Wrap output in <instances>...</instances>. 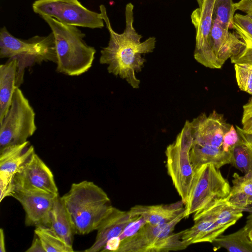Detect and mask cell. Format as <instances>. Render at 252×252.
Listing matches in <instances>:
<instances>
[{
	"label": "cell",
	"mask_w": 252,
	"mask_h": 252,
	"mask_svg": "<svg viewBox=\"0 0 252 252\" xmlns=\"http://www.w3.org/2000/svg\"><path fill=\"white\" fill-rule=\"evenodd\" d=\"M216 0H201L199 7L193 11L191 20L196 31L194 58L206 67L220 68L211 48L209 37L213 21Z\"/></svg>",
	"instance_id": "8fae6325"
},
{
	"label": "cell",
	"mask_w": 252,
	"mask_h": 252,
	"mask_svg": "<svg viewBox=\"0 0 252 252\" xmlns=\"http://www.w3.org/2000/svg\"><path fill=\"white\" fill-rule=\"evenodd\" d=\"M209 42L220 68L244 46L235 32H231L224 29L216 19H213Z\"/></svg>",
	"instance_id": "9a60e30c"
},
{
	"label": "cell",
	"mask_w": 252,
	"mask_h": 252,
	"mask_svg": "<svg viewBox=\"0 0 252 252\" xmlns=\"http://www.w3.org/2000/svg\"><path fill=\"white\" fill-rule=\"evenodd\" d=\"M244 211H247L250 214H252V202L246 207Z\"/></svg>",
	"instance_id": "8d00e7d4"
},
{
	"label": "cell",
	"mask_w": 252,
	"mask_h": 252,
	"mask_svg": "<svg viewBox=\"0 0 252 252\" xmlns=\"http://www.w3.org/2000/svg\"><path fill=\"white\" fill-rule=\"evenodd\" d=\"M26 252H45L41 242L35 234L31 246L26 251Z\"/></svg>",
	"instance_id": "d6a6232c"
},
{
	"label": "cell",
	"mask_w": 252,
	"mask_h": 252,
	"mask_svg": "<svg viewBox=\"0 0 252 252\" xmlns=\"http://www.w3.org/2000/svg\"><path fill=\"white\" fill-rule=\"evenodd\" d=\"M32 7L41 16H50L67 25L91 29L104 26L101 13L90 10L78 0H36Z\"/></svg>",
	"instance_id": "ba28073f"
},
{
	"label": "cell",
	"mask_w": 252,
	"mask_h": 252,
	"mask_svg": "<svg viewBox=\"0 0 252 252\" xmlns=\"http://www.w3.org/2000/svg\"><path fill=\"white\" fill-rule=\"evenodd\" d=\"M50 228L68 245L72 247L74 233L67 211L59 194L54 199Z\"/></svg>",
	"instance_id": "603a6c76"
},
{
	"label": "cell",
	"mask_w": 252,
	"mask_h": 252,
	"mask_svg": "<svg viewBox=\"0 0 252 252\" xmlns=\"http://www.w3.org/2000/svg\"><path fill=\"white\" fill-rule=\"evenodd\" d=\"M13 183L14 189L59 194L52 171L35 152L16 173Z\"/></svg>",
	"instance_id": "30bf717a"
},
{
	"label": "cell",
	"mask_w": 252,
	"mask_h": 252,
	"mask_svg": "<svg viewBox=\"0 0 252 252\" xmlns=\"http://www.w3.org/2000/svg\"><path fill=\"white\" fill-rule=\"evenodd\" d=\"M249 236L251 240L252 241V229L250 230L249 233Z\"/></svg>",
	"instance_id": "74e56055"
},
{
	"label": "cell",
	"mask_w": 252,
	"mask_h": 252,
	"mask_svg": "<svg viewBox=\"0 0 252 252\" xmlns=\"http://www.w3.org/2000/svg\"><path fill=\"white\" fill-rule=\"evenodd\" d=\"M245 226L248 228L249 231L252 229V214H250L248 216Z\"/></svg>",
	"instance_id": "d590c367"
},
{
	"label": "cell",
	"mask_w": 252,
	"mask_h": 252,
	"mask_svg": "<svg viewBox=\"0 0 252 252\" xmlns=\"http://www.w3.org/2000/svg\"><path fill=\"white\" fill-rule=\"evenodd\" d=\"M192 142L190 122L187 120L175 141L167 147L165 152L168 174L184 204L195 173L189 155Z\"/></svg>",
	"instance_id": "8992f818"
},
{
	"label": "cell",
	"mask_w": 252,
	"mask_h": 252,
	"mask_svg": "<svg viewBox=\"0 0 252 252\" xmlns=\"http://www.w3.org/2000/svg\"><path fill=\"white\" fill-rule=\"evenodd\" d=\"M231 164L244 173L252 171V149L248 144L239 137L231 152Z\"/></svg>",
	"instance_id": "4316f807"
},
{
	"label": "cell",
	"mask_w": 252,
	"mask_h": 252,
	"mask_svg": "<svg viewBox=\"0 0 252 252\" xmlns=\"http://www.w3.org/2000/svg\"><path fill=\"white\" fill-rule=\"evenodd\" d=\"M61 197L74 234L83 235L96 230L113 207L102 188L86 180L73 183Z\"/></svg>",
	"instance_id": "7a4b0ae2"
},
{
	"label": "cell",
	"mask_w": 252,
	"mask_h": 252,
	"mask_svg": "<svg viewBox=\"0 0 252 252\" xmlns=\"http://www.w3.org/2000/svg\"><path fill=\"white\" fill-rule=\"evenodd\" d=\"M184 205L182 200L168 204L137 205L129 212L133 217L140 218L146 223L159 225L170 222L184 212Z\"/></svg>",
	"instance_id": "2e32d148"
},
{
	"label": "cell",
	"mask_w": 252,
	"mask_h": 252,
	"mask_svg": "<svg viewBox=\"0 0 252 252\" xmlns=\"http://www.w3.org/2000/svg\"><path fill=\"white\" fill-rule=\"evenodd\" d=\"M0 57L17 60L16 86L20 87L24 82L26 68L44 62L57 63L54 34L51 32L47 36L36 35L22 40L14 36L3 27L0 31Z\"/></svg>",
	"instance_id": "277c9868"
},
{
	"label": "cell",
	"mask_w": 252,
	"mask_h": 252,
	"mask_svg": "<svg viewBox=\"0 0 252 252\" xmlns=\"http://www.w3.org/2000/svg\"><path fill=\"white\" fill-rule=\"evenodd\" d=\"M56 196L16 189L12 195L25 212V225L35 227H51V212Z\"/></svg>",
	"instance_id": "7c38bea8"
},
{
	"label": "cell",
	"mask_w": 252,
	"mask_h": 252,
	"mask_svg": "<svg viewBox=\"0 0 252 252\" xmlns=\"http://www.w3.org/2000/svg\"><path fill=\"white\" fill-rule=\"evenodd\" d=\"M197 0L198 3H199L201 1V0Z\"/></svg>",
	"instance_id": "f35d334b"
},
{
	"label": "cell",
	"mask_w": 252,
	"mask_h": 252,
	"mask_svg": "<svg viewBox=\"0 0 252 252\" xmlns=\"http://www.w3.org/2000/svg\"><path fill=\"white\" fill-rule=\"evenodd\" d=\"M185 218V211L168 223L154 225L144 222L136 233L122 239L115 252H161L164 239L173 233L176 225Z\"/></svg>",
	"instance_id": "9c48e42d"
},
{
	"label": "cell",
	"mask_w": 252,
	"mask_h": 252,
	"mask_svg": "<svg viewBox=\"0 0 252 252\" xmlns=\"http://www.w3.org/2000/svg\"><path fill=\"white\" fill-rule=\"evenodd\" d=\"M249 231L245 225L234 233L220 235L213 242L215 250L223 248L231 252H252V241L249 236Z\"/></svg>",
	"instance_id": "d4e9b609"
},
{
	"label": "cell",
	"mask_w": 252,
	"mask_h": 252,
	"mask_svg": "<svg viewBox=\"0 0 252 252\" xmlns=\"http://www.w3.org/2000/svg\"><path fill=\"white\" fill-rule=\"evenodd\" d=\"M233 29L244 43L239 51L230 59L233 63L252 64V20L247 15H234Z\"/></svg>",
	"instance_id": "7402d4cb"
},
{
	"label": "cell",
	"mask_w": 252,
	"mask_h": 252,
	"mask_svg": "<svg viewBox=\"0 0 252 252\" xmlns=\"http://www.w3.org/2000/svg\"><path fill=\"white\" fill-rule=\"evenodd\" d=\"M239 140L238 133L233 125L223 136L222 150L225 152L231 151Z\"/></svg>",
	"instance_id": "4dcf8cb0"
},
{
	"label": "cell",
	"mask_w": 252,
	"mask_h": 252,
	"mask_svg": "<svg viewBox=\"0 0 252 252\" xmlns=\"http://www.w3.org/2000/svg\"><path fill=\"white\" fill-rule=\"evenodd\" d=\"M232 150L225 152L222 149L202 145L192 142L189 152L191 162L194 171L203 164L212 163L220 169L231 163Z\"/></svg>",
	"instance_id": "44dd1931"
},
{
	"label": "cell",
	"mask_w": 252,
	"mask_h": 252,
	"mask_svg": "<svg viewBox=\"0 0 252 252\" xmlns=\"http://www.w3.org/2000/svg\"><path fill=\"white\" fill-rule=\"evenodd\" d=\"M18 61L8 59L0 65V122L7 113L17 87Z\"/></svg>",
	"instance_id": "d6986e66"
},
{
	"label": "cell",
	"mask_w": 252,
	"mask_h": 252,
	"mask_svg": "<svg viewBox=\"0 0 252 252\" xmlns=\"http://www.w3.org/2000/svg\"><path fill=\"white\" fill-rule=\"evenodd\" d=\"M34 152L33 146L28 141L0 151V176L14 179L22 165Z\"/></svg>",
	"instance_id": "e0dca14e"
},
{
	"label": "cell",
	"mask_w": 252,
	"mask_h": 252,
	"mask_svg": "<svg viewBox=\"0 0 252 252\" xmlns=\"http://www.w3.org/2000/svg\"><path fill=\"white\" fill-rule=\"evenodd\" d=\"M236 9L240 10L252 20V0H240L236 3H234Z\"/></svg>",
	"instance_id": "1f68e13d"
},
{
	"label": "cell",
	"mask_w": 252,
	"mask_h": 252,
	"mask_svg": "<svg viewBox=\"0 0 252 252\" xmlns=\"http://www.w3.org/2000/svg\"><path fill=\"white\" fill-rule=\"evenodd\" d=\"M194 224L182 231L181 239L189 245L202 242L213 243L227 229L218 225L214 219L201 216L193 219Z\"/></svg>",
	"instance_id": "ac0fdd59"
},
{
	"label": "cell",
	"mask_w": 252,
	"mask_h": 252,
	"mask_svg": "<svg viewBox=\"0 0 252 252\" xmlns=\"http://www.w3.org/2000/svg\"><path fill=\"white\" fill-rule=\"evenodd\" d=\"M241 123L243 130L248 134L252 135V96L243 106Z\"/></svg>",
	"instance_id": "f546056e"
},
{
	"label": "cell",
	"mask_w": 252,
	"mask_h": 252,
	"mask_svg": "<svg viewBox=\"0 0 252 252\" xmlns=\"http://www.w3.org/2000/svg\"><path fill=\"white\" fill-rule=\"evenodd\" d=\"M34 234L38 236L45 252H72L73 247L68 245L50 227H35Z\"/></svg>",
	"instance_id": "484cf974"
},
{
	"label": "cell",
	"mask_w": 252,
	"mask_h": 252,
	"mask_svg": "<svg viewBox=\"0 0 252 252\" xmlns=\"http://www.w3.org/2000/svg\"><path fill=\"white\" fill-rule=\"evenodd\" d=\"M5 236L3 229H0V252H5Z\"/></svg>",
	"instance_id": "e575fe53"
},
{
	"label": "cell",
	"mask_w": 252,
	"mask_h": 252,
	"mask_svg": "<svg viewBox=\"0 0 252 252\" xmlns=\"http://www.w3.org/2000/svg\"><path fill=\"white\" fill-rule=\"evenodd\" d=\"M233 186L228 196L229 202L244 211L252 202V171L244 176L236 173L233 175Z\"/></svg>",
	"instance_id": "cb8c5ba5"
},
{
	"label": "cell",
	"mask_w": 252,
	"mask_h": 252,
	"mask_svg": "<svg viewBox=\"0 0 252 252\" xmlns=\"http://www.w3.org/2000/svg\"><path fill=\"white\" fill-rule=\"evenodd\" d=\"M41 17L54 36L57 71L71 76L87 72L92 66L96 50L85 42V34L76 26L64 24L48 16Z\"/></svg>",
	"instance_id": "3957f363"
},
{
	"label": "cell",
	"mask_w": 252,
	"mask_h": 252,
	"mask_svg": "<svg viewBox=\"0 0 252 252\" xmlns=\"http://www.w3.org/2000/svg\"><path fill=\"white\" fill-rule=\"evenodd\" d=\"M229 182L212 163L202 165L195 171L191 187L185 203V216L201 210L230 193Z\"/></svg>",
	"instance_id": "5b68a950"
},
{
	"label": "cell",
	"mask_w": 252,
	"mask_h": 252,
	"mask_svg": "<svg viewBox=\"0 0 252 252\" xmlns=\"http://www.w3.org/2000/svg\"><path fill=\"white\" fill-rule=\"evenodd\" d=\"M193 143L222 149L223 136L231 125L224 116L214 110L200 114L190 122Z\"/></svg>",
	"instance_id": "4fadbf2b"
},
{
	"label": "cell",
	"mask_w": 252,
	"mask_h": 252,
	"mask_svg": "<svg viewBox=\"0 0 252 252\" xmlns=\"http://www.w3.org/2000/svg\"><path fill=\"white\" fill-rule=\"evenodd\" d=\"M236 130L240 138L246 142L252 149V135L245 133L242 128L236 126Z\"/></svg>",
	"instance_id": "836d02e7"
},
{
	"label": "cell",
	"mask_w": 252,
	"mask_h": 252,
	"mask_svg": "<svg viewBox=\"0 0 252 252\" xmlns=\"http://www.w3.org/2000/svg\"><path fill=\"white\" fill-rule=\"evenodd\" d=\"M100 13L110 34L108 45L102 49L99 62L108 66L107 70L116 77L125 79L134 89H138L140 80L135 73L141 72L146 60L141 54L152 52L156 47V39L150 37L141 42L142 36L138 33L133 26L134 5L129 2L125 7L126 27L122 33L113 29L105 6H99Z\"/></svg>",
	"instance_id": "6da1fadb"
},
{
	"label": "cell",
	"mask_w": 252,
	"mask_h": 252,
	"mask_svg": "<svg viewBox=\"0 0 252 252\" xmlns=\"http://www.w3.org/2000/svg\"><path fill=\"white\" fill-rule=\"evenodd\" d=\"M137 219L129 211H124L113 207L97 228L94 243L85 252H101L109 241L119 237L126 227Z\"/></svg>",
	"instance_id": "5bb4252c"
},
{
	"label": "cell",
	"mask_w": 252,
	"mask_h": 252,
	"mask_svg": "<svg viewBox=\"0 0 252 252\" xmlns=\"http://www.w3.org/2000/svg\"><path fill=\"white\" fill-rule=\"evenodd\" d=\"M236 9L232 0H216L213 19H217L224 29L233 28V20Z\"/></svg>",
	"instance_id": "83f0119b"
},
{
	"label": "cell",
	"mask_w": 252,
	"mask_h": 252,
	"mask_svg": "<svg viewBox=\"0 0 252 252\" xmlns=\"http://www.w3.org/2000/svg\"><path fill=\"white\" fill-rule=\"evenodd\" d=\"M234 69L239 89L252 95V64L235 63Z\"/></svg>",
	"instance_id": "f1b7e54d"
},
{
	"label": "cell",
	"mask_w": 252,
	"mask_h": 252,
	"mask_svg": "<svg viewBox=\"0 0 252 252\" xmlns=\"http://www.w3.org/2000/svg\"><path fill=\"white\" fill-rule=\"evenodd\" d=\"M243 212L241 209L231 204L227 196L195 212L193 219L201 216H208L214 219L218 225L227 229L242 218Z\"/></svg>",
	"instance_id": "ffe728a7"
},
{
	"label": "cell",
	"mask_w": 252,
	"mask_h": 252,
	"mask_svg": "<svg viewBox=\"0 0 252 252\" xmlns=\"http://www.w3.org/2000/svg\"><path fill=\"white\" fill-rule=\"evenodd\" d=\"M35 118L29 101L17 87L9 109L0 122V151L27 142L36 130Z\"/></svg>",
	"instance_id": "52a82bcc"
}]
</instances>
